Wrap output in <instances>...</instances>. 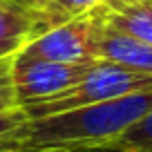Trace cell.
Masks as SVG:
<instances>
[{
	"mask_svg": "<svg viewBox=\"0 0 152 152\" xmlns=\"http://www.w3.org/2000/svg\"><path fill=\"white\" fill-rule=\"evenodd\" d=\"M148 112H152V92H137L40 119H27L0 143V152L105 150Z\"/></svg>",
	"mask_w": 152,
	"mask_h": 152,
	"instance_id": "obj_1",
	"label": "cell"
},
{
	"mask_svg": "<svg viewBox=\"0 0 152 152\" xmlns=\"http://www.w3.org/2000/svg\"><path fill=\"white\" fill-rule=\"evenodd\" d=\"M137 92H152V74L137 69H128L123 65L110 61H99L96 58L87 74L74 87L61 92L49 99H40L34 103L23 105L27 119H40L49 114H58L65 110L83 107L92 103H103V101L121 99Z\"/></svg>",
	"mask_w": 152,
	"mask_h": 152,
	"instance_id": "obj_2",
	"label": "cell"
},
{
	"mask_svg": "<svg viewBox=\"0 0 152 152\" xmlns=\"http://www.w3.org/2000/svg\"><path fill=\"white\" fill-rule=\"evenodd\" d=\"M92 63H54L18 54L11 63V85L16 105L23 107L40 99H49L74 87L87 74Z\"/></svg>",
	"mask_w": 152,
	"mask_h": 152,
	"instance_id": "obj_3",
	"label": "cell"
},
{
	"mask_svg": "<svg viewBox=\"0 0 152 152\" xmlns=\"http://www.w3.org/2000/svg\"><path fill=\"white\" fill-rule=\"evenodd\" d=\"M99 23V7L67 20L36 36L20 54L54 63H90L96 61L92 40Z\"/></svg>",
	"mask_w": 152,
	"mask_h": 152,
	"instance_id": "obj_4",
	"label": "cell"
},
{
	"mask_svg": "<svg viewBox=\"0 0 152 152\" xmlns=\"http://www.w3.org/2000/svg\"><path fill=\"white\" fill-rule=\"evenodd\" d=\"M92 49H94V58L99 61H110L128 67V69L152 74V45L143 43L134 36H128L119 29L107 27L101 18V11L94 29Z\"/></svg>",
	"mask_w": 152,
	"mask_h": 152,
	"instance_id": "obj_5",
	"label": "cell"
},
{
	"mask_svg": "<svg viewBox=\"0 0 152 152\" xmlns=\"http://www.w3.org/2000/svg\"><path fill=\"white\" fill-rule=\"evenodd\" d=\"M99 11L107 27L152 45V0H105Z\"/></svg>",
	"mask_w": 152,
	"mask_h": 152,
	"instance_id": "obj_6",
	"label": "cell"
},
{
	"mask_svg": "<svg viewBox=\"0 0 152 152\" xmlns=\"http://www.w3.org/2000/svg\"><path fill=\"white\" fill-rule=\"evenodd\" d=\"M36 38V16L20 2H0V63L16 58Z\"/></svg>",
	"mask_w": 152,
	"mask_h": 152,
	"instance_id": "obj_7",
	"label": "cell"
},
{
	"mask_svg": "<svg viewBox=\"0 0 152 152\" xmlns=\"http://www.w3.org/2000/svg\"><path fill=\"white\" fill-rule=\"evenodd\" d=\"M103 2L105 0H49L40 11H34V16H36V36L76 18V16L87 14V11L101 7Z\"/></svg>",
	"mask_w": 152,
	"mask_h": 152,
	"instance_id": "obj_8",
	"label": "cell"
},
{
	"mask_svg": "<svg viewBox=\"0 0 152 152\" xmlns=\"http://www.w3.org/2000/svg\"><path fill=\"white\" fill-rule=\"evenodd\" d=\"M105 150H110V152H152V112H148L132 128H128Z\"/></svg>",
	"mask_w": 152,
	"mask_h": 152,
	"instance_id": "obj_9",
	"label": "cell"
},
{
	"mask_svg": "<svg viewBox=\"0 0 152 152\" xmlns=\"http://www.w3.org/2000/svg\"><path fill=\"white\" fill-rule=\"evenodd\" d=\"M11 63H14V58L0 63V112L18 107L16 105L14 85H11Z\"/></svg>",
	"mask_w": 152,
	"mask_h": 152,
	"instance_id": "obj_10",
	"label": "cell"
},
{
	"mask_svg": "<svg viewBox=\"0 0 152 152\" xmlns=\"http://www.w3.org/2000/svg\"><path fill=\"white\" fill-rule=\"evenodd\" d=\"M27 121V114H25L23 107H11V110H5V112H0V143L5 141L16 128Z\"/></svg>",
	"mask_w": 152,
	"mask_h": 152,
	"instance_id": "obj_11",
	"label": "cell"
},
{
	"mask_svg": "<svg viewBox=\"0 0 152 152\" xmlns=\"http://www.w3.org/2000/svg\"><path fill=\"white\" fill-rule=\"evenodd\" d=\"M18 2H20V5H25L27 9H31V11H40L49 0H18Z\"/></svg>",
	"mask_w": 152,
	"mask_h": 152,
	"instance_id": "obj_12",
	"label": "cell"
},
{
	"mask_svg": "<svg viewBox=\"0 0 152 152\" xmlns=\"http://www.w3.org/2000/svg\"><path fill=\"white\" fill-rule=\"evenodd\" d=\"M0 2H18V0H0Z\"/></svg>",
	"mask_w": 152,
	"mask_h": 152,
	"instance_id": "obj_13",
	"label": "cell"
},
{
	"mask_svg": "<svg viewBox=\"0 0 152 152\" xmlns=\"http://www.w3.org/2000/svg\"><path fill=\"white\" fill-rule=\"evenodd\" d=\"M87 152H90V150H87ZM92 152H94V150H92ZM105 152H110V150H105Z\"/></svg>",
	"mask_w": 152,
	"mask_h": 152,
	"instance_id": "obj_14",
	"label": "cell"
}]
</instances>
